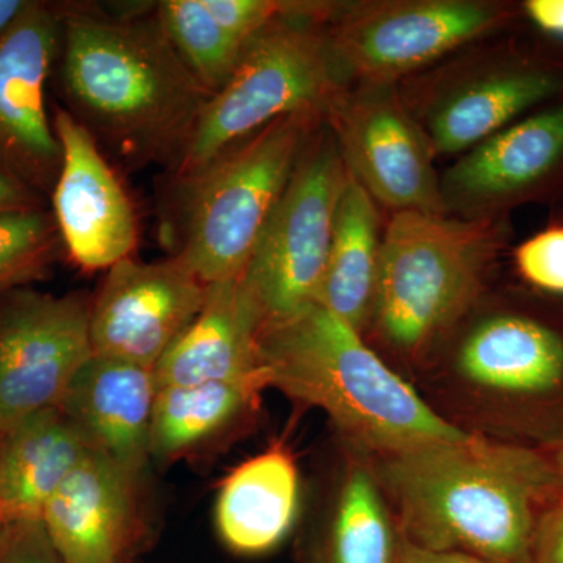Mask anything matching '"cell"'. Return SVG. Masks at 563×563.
<instances>
[{
	"mask_svg": "<svg viewBox=\"0 0 563 563\" xmlns=\"http://www.w3.org/2000/svg\"><path fill=\"white\" fill-rule=\"evenodd\" d=\"M57 5L63 109L128 168L173 172L213 95L181 60L155 2Z\"/></svg>",
	"mask_w": 563,
	"mask_h": 563,
	"instance_id": "cell-1",
	"label": "cell"
},
{
	"mask_svg": "<svg viewBox=\"0 0 563 563\" xmlns=\"http://www.w3.org/2000/svg\"><path fill=\"white\" fill-rule=\"evenodd\" d=\"M380 459L401 539L490 563H528L537 507L563 484L551 459L472 433Z\"/></svg>",
	"mask_w": 563,
	"mask_h": 563,
	"instance_id": "cell-2",
	"label": "cell"
},
{
	"mask_svg": "<svg viewBox=\"0 0 563 563\" xmlns=\"http://www.w3.org/2000/svg\"><path fill=\"white\" fill-rule=\"evenodd\" d=\"M261 357L266 387L321 409L379 457L468 437L324 307L263 325Z\"/></svg>",
	"mask_w": 563,
	"mask_h": 563,
	"instance_id": "cell-3",
	"label": "cell"
},
{
	"mask_svg": "<svg viewBox=\"0 0 563 563\" xmlns=\"http://www.w3.org/2000/svg\"><path fill=\"white\" fill-rule=\"evenodd\" d=\"M506 220L399 211L383 236L372 321L415 355L472 309L507 242Z\"/></svg>",
	"mask_w": 563,
	"mask_h": 563,
	"instance_id": "cell-4",
	"label": "cell"
},
{
	"mask_svg": "<svg viewBox=\"0 0 563 563\" xmlns=\"http://www.w3.org/2000/svg\"><path fill=\"white\" fill-rule=\"evenodd\" d=\"M335 5L302 2L247 43L231 79L211 96L187 150L174 166L173 185L191 179L225 151L288 114L325 118L344 90L328 20Z\"/></svg>",
	"mask_w": 563,
	"mask_h": 563,
	"instance_id": "cell-5",
	"label": "cell"
},
{
	"mask_svg": "<svg viewBox=\"0 0 563 563\" xmlns=\"http://www.w3.org/2000/svg\"><path fill=\"white\" fill-rule=\"evenodd\" d=\"M324 120L302 111L273 121L174 185L179 195L174 257L210 287L240 279L303 147Z\"/></svg>",
	"mask_w": 563,
	"mask_h": 563,
	"instance_id": "cell-6",
	"label": "cell"
},
{
	"mask_svg": "<svg viewBox=\"0 0 563 563\" xmlns=\"http://www.w3.org/2000/svg\"><path fill=\"white\" fill-rule=\"evenodd\" d=\"M350 172L328 122L303 147L243 276L265 325L318 306L336 211Z\"/></svg>",
	"mask_w": 563,
	"mask_h": 563,
	"instance_id": "cell-7",
	"label": "cell"
},
{
	"mask_svg": "<svg viewBox=\"0 0 563 563\" xmlns=\"http://www.w3.org/2000/svg\"><path fill=\"white\" fill-rule=\"evenodd\" d=\"M521 16L498 0H377L335 5L328 32L346 81L395 84Z\"/></svg>",
	"mask_w": 563,
	"mask_h": 563,
	"instance_id": "cell-8",
	"label": "cell"
},
{
	"mask_svg": "<svg viewBox=\"0 0 563 563\" xmlns=\"http://www.w3.org/2000/svg\"><path fill=\"white\" fill-rule=\"evenodd\" d=\"M563 98V44L510 41L435 80L412 113L435 155L465 154Z\"/></svg>",
	"mask_w": 563,
	"mask_h": 563,
	"instance_id": "cell-9",
	"label": "cell"
},
{
	"mask_svg": "<svg viewBox=\"0 0 563 563\" xmlns=\"http://www.w3.org/2000/svg\"><path fill=\"white\" fill-rule=\"evenodd\" d=\"M91 298L20 288L0 298V433L60 406L92 355Z\"/></svg>",
	"mask_w": 563,
	"mask_h": 563,
	"instance_id": "cell-10",
	"label": "cell"
},
{
	"mask_svg": "<svg viewBox=\"0 0 563 563\" xmlns=\"http://www.w3.org/2000/svg\"><path fill=\"white\" fill-rule=\"evenodd\" d=\"M332 129L347 172L395 213L446 214L433 154L395 84H361L332 103Z\"/></svg>",
	"mask_w": 563,
	"mask_h": 563,
	"instance_id": "cell-11",
	"label": "cell"
},
{
	"mask_svg": "<svg viewBox=\"0 0 563 563\" xmlns=\"http://www.w3.org/2000/svg\"><path fill=\"white\" fill-rule=\"evenodd\" d=\"M60 40L58 5L41 0L0 36V172L43 199L51 198L62 168L46 102Z\"/></svg>",
	"mask_w": 563,
	"mask_h": 563,
	"instance_id": "cell-12",
	"label": "cell"
},
{
	"mask_svg": "<svg viewBox=\"0 0 563 563\" xmlns=\"http://www.w3.org/2000/svg\"><path fill=\"white\" fill-rule=\"evenodd\" d=\"M440 188L446 214L465 220L563 201V98L465 152L444 173Z\"/></svg>",
	"mask_w": 563,
	"mask_h": 563,
	"instance_id": "cell-13",
	"label": "cell"
},
{
	"mask_svg": "<svg viewBox=\"0 0 563 563\" xmlns=\"http://www.w3.org/2000/svg\"><path fill=\"white\" fill-rule=\"evenodd\" d=\"M209 295L210 285L174 255L157 263L124 258L107 269L91 298L92 354L154 369Z\"/></svg>",
	"mask_w": 563,
	"mask_h": 563,
	"instance_id": "cell-14",
	"label": "cell"
},
{
	"mask_svg": "<svg viewBox=\"0 0 563 563\" xmlns=\"http://www.w3.org/2000/svg\"><path fill=\"white\" fill-rule=\"evenodd\" d=\"M52 120L62 146L52 217L63 251L85 272L110 269L132 257L139 243L135 207L91 133L63 107H55Z\"/></svg>",
	"mask_w": 563,
	"mask_h": 563,
	"instance_id": "cell-15",
	"label": "cell"
},
{
	"mask_svg": "<svg viewBox=\"0 0 563 563\" xmlns=\"http://www.w3.org/2000/svg\"><path fill=\"white\" fill-rule=\"evenodd\" d=\"M140 474L88 451L44 509L41 523L62 563H133L146 526Z\"/></svg>",
	"mask_w": 563,
	"mask_h": 563,
	"instance_id": "cell-16",
	"label": "cell"
},
{
	"mask_svg": "<svg viewBox=\"0 0 563 563\" xmlns=\"http://www.w3.org/2000/svg\"><path fill=\"white\" fill-rule=\"evenodd\" d=\"M157 391L154 369L92 354L58 407L91 451L141 474L151 461Z\"/></svg>",
	"mask_w": 563,
	"mask_h": 563,
	"instance_id": "cell-17",
	"label": "cell"
},
{
	"mask_svg": "<svg viewBox=\"0 0 563 563\" xmlns=\"http://www.w3.org/2000/svg\"><path fill=\"white\" fill-rule=\"evenodd\" d=\"M263 325L242 280L211 285L202 312L155 365L157 387L257 383L268 388L261 357Z\"/></svg>",
	"mask_w": 563,
	"mask_h": 563,
	"instance_id": "cell-18",
	"label": "cell"
},
{
	"mask_svg": "<svg viewBox=\"0 0 563 563\" xmlns=\"http://www.w3.org/2000/svg\"><path fill=\"white\" fill-rule=\"evenodd\" d=\"M457 372L481 390L542 395L563 383V332L533 314L484 318L463 340Z\"/></svg>",
	"mask_w": 563,
	"mask_h": 563,
	"instance_id": "cell-19",
	"label": "cell"
},
{
	"mask_svg": "<svg viewBox=\"0 0 563 563\" xmlns=\"http://www.w3.org/2000/svg\"><path fill=\"white\" fill-rule=\"evenodd\" d=\"M301 481L287 448L274 444L247 459L221 484L214 523L233 553L258 555L279 547L298 520Z\"/></svg>",
	"mask_w": 563,
	"mask_h": 563,
	"instance_id": "cell-20",
	"label": "cell"
},
{
	"mask_svg": "<svg viewBox=\"0 0 563 563\" xmlns=\"http://www.w3.org/2000/svg\"><path fill=\"white\" fill-rule=\"evenodd\" d=\"M90 448L60 407L18 422L0 435V526L41 521L63 481Z\"/></svg>",
	"mask_w": 563,
	"mask_h": 563,
	"instance_id": "cell-21",
	"label": "cell"
},
{
	"mask_svg": "<svg viewBox=\"0 0 563 563\" xmlns=\"http://www.w3.org/2000/svg\"><path fill=\"white\" fill-rule=\"evenodd\" d=\"M380 246L376 202L350 174L336 211L318 306L361 333L372 321Z\"/></svg>",
	"mask_w": 563,
	"mask_h": 563,
	"instance_id": "cell-22",
	"label": "cell"
},
{
	"mask_svg": "<svg viewBox=\"0 0 563 563\" xmlns=\"http://www.w3.org/2000/svg\"><path fill=\"white\" fill-rule=\"evenodd\" d=\"M257 383H207L158 388L151 459L174 462L220 442L257 409Z\"/></svg>",
	"mask_w": 563,
	"mask_h": 563,
	"instance_id": "cell-23",
	"label": "cell"
},
{
	"mask_svg": "<svg viewBox=\"0 0 563 563\" xmlns=\"http://www.w3.org/2000/svg\"><path fill=\"white\" fill-rule=\"evenodd\" d=\"M399 542L376 474L352 465L333 507L324 563H396Z\"/></svg>",
	"mask_w": 563,
	"mask_h": 563,
	"instance_id": "cell-24",
	"label": "cell"
},
{
	"mask_svg": "<svg viewBox=\"0 0 563 563\" xmlns=\"http://www.w3.org/2000/svg\"><path fill=\"white\" fill-rule=\"evenodd\" d=\"M155 14L185 65L211 95L220 91L250 41L231 31L207 0H162Z\"/></svg>",
	"mask_w": 563,
	"mask_h": 563,
	"instance_id": "cell-25",
	"label": "cell"
},
{
	"mask_svg": "<svg viewBox=\"0 0 563 563\" xmlns=\"http://www.w3.org/2000/svg\"><path fill=\"white\" fill-rule=\"evenodd\" d=\"M63 250L52 211L36 209L0 217V298L44 279Z\"/></svg>",
	"mask_w": 563,
	"mask_h": 563,
	"instance_id": "cell-26",
	"label": "cell"
},
{
	"mask_svg": "<svg viewBox=\"0 0 563 563\" xmlns=\"http://www.w3.org/2000/svg\"><path fill=\"white\" fill-rule=\"evenodd\" d=\"M515 268L537 290L563 296V225L553 224L518 244Z\"/></svg>",
	"mask_w": 563,
	"mask_h": 563,
	"instance_id": "cell-27",
	"label": "cell"
},
{
	"mask_svg": "<svg viewBox=\"0 0 563 563\" xmlns=\"http://www.w3.org/2000/svg\"><path fill=\"white\" fill-rule=\"evenodd\" d=\"M0 563H62L41 521L7 529L0 543Z\"/></svg>",
	"mask_w": 563,
	"mask_h": 563,
	"instance_id": "cell-28",
	"label": "cell"
},
{
	"mask_svg": "<svg viewBox=\"0 0 563 563\" xmlns=\"http://www.w3.org/2000/svg\"><path fill=\"white\" fill-rule=\"evenodd\" d=\"M528 563H563V501L539 515Z\"/></svg>",
	"mask_w": 563,
	"mask_h": 563,
	"instance_id": "cell-29",
	"label": "cell"
},
{
	"mask_svg": "<svg viewBox=\"0 0 563 563\" xmlns=\"http://www.w3.org/2000/svg\"><path fill=\"white\" fill-rule=\"evenodd\" d=\"M521 9L540 32L563 44V0H528Z\"/></svg>",
	"mask_w": 563,
	"mask_h": 563,
	"instance_id": "cell-30",
	"label": "cell"
},
{
	"mask_svg": "<svg viewBox=\"0 0 563 563\" xmlns=\"http://www.w3.org/2000/svg\"><path fill=\"white\" fill-rule=\"evenodd\" d=\"M36 209H46V201L31 188L0 172V217Z\"/></svg>",
	"mask_w": 563,
	"mask_h": 563,
	"instance_id": "cell-31",
	"label": "cell"
},
{
	"mask_svg": "<svg viewBox=\"0 0 563 563\" xmlns=\"http://www.w3.org/2000/svg\"><path fill=\"white\" fill-rule=\"evenodd\" d=\"M396 563H490L461 553H439V551L424 550L415 547L401 539L399 542L398 559Z\"/></svg>",
	"mask_w": 563,
	"mask_h": 563,
	"instance_id": "cell-32",
	"label": "cell"
},
{
	"mask_svg": "<svg viewBox=\"0 0 563 563\" xmlns=\"http://www.w3.org/2000/svg\"><path fill=\"white\" fill-rule=\"evenodd\" d=\"M31 2L32 0H0V36L20 20Z\"/></svg>",
	"mask_w": 563,
	"mask_h": 563,
	"instance_id": "cell-33",
	"label": "cell"
},
{
	"mask_svg": "<svg viewBox=\"0 0 563 563\" xmlns=\"http://www.w3.org/2000/svg\"><path fill=\"white\" fill-rule=\"evenodd\" d=\"M551 461H553L555 472L561 476L563 483V443L555 450L554 457Z\"/></svg>",
	"mask_w": 563,
	"mask_h": 563,
	"instance_id": "cell-34",
	"label": "cell"
},
{
	"mask_svg": "<svg viewBox=\"0 0 563 563\" xmlns=\"http://www.w3.org/2000/svg\"><path fill=\"white\" fill-rule=\"evenodd\" d=\"M2 435V433H0ZM7 529H3L2 526H0V543H2L3 536H5Z\"/></svg>",
	"mask_w": 563,
	"mask_h": 563,
	"instance_id": "cell-35",
	"label": "cell"
}]
</instances>
